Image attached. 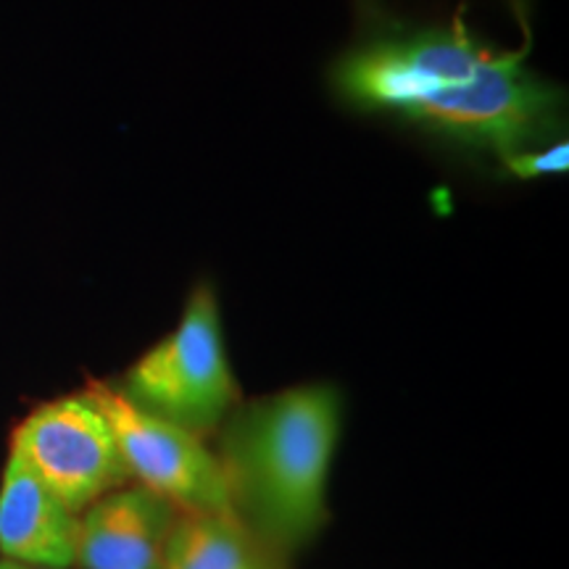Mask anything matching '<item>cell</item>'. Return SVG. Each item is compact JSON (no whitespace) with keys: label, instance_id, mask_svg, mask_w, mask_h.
<instances>
[{"label":"cell","instance_id":"1","mask_svg":"<svg viewBox=\"0 0 569 569\" xmlns=\"http://www.w3.org/2000/svg\"><path fill=\"white\" fill-rule=\"evenodd\" d=\"M522 51H498L467 30H386L356 42L330 71L346 106L386 113L472 151L509 159L559 140L565 92L528 67Z\"/></svg>","mask_w":569,"mask_h":569},{"label":"cell","instance_id":"2","mask_svg":"<svg viewBox=\"0 0 569 569\" xmlns=\"http://www.w3.org/2000/svg\"><path fill=\"white\" fill-rule=\"evenodd\" d=\"M343 425L332 382H301L240 401L213 436L232 515L280 553L327 522V482Z\"/></svg>","mask_w":569,"mask_h":569},{"label":"cell","instance_id":"3","mask_svg":"<svg viewBox=\"0 0 569 569\" xmlns=\"http://www.w3.org/2000/svg\"><path fill=\"white\" fill-rule=\"evenodd\" d=\"M117 388L134 407L198 438H211L240 398L227 359L222 317L209 282H198L180 325L127 369Z\"/></svg>","mask_w":569,"mask_h":569},{"label":"cell","instance_id":"4","mask_svg":"<svg viewBox=\"0 0 569 569\" xmlns=\"http://www.w3.org/2000/svg\"><path fill=\"white\" fill-rule=\"evenodd\" d=\"M82 393L109 422L132 482L180 511L232 515L222 467L203 438L134 407L113 382L90 380Z\"/></svg>","mask_w":569,"mask_h":569},{"label":"cell","instance_id":"5","mask_svg":"<svg viewBox=\"0 0 569 569\" xmlns=\"http://www.w3.org/2000/svg\"><path fill=\"white\" fill-rule=\"evenodd\" d=\"M11 453L77 515L132 482L109 422L84 393L34 409L13 430Z\"/></svg>","mask_w":569,"mask_h":569},{"label":"cell","instance_id":"6","mask_svg":"<svg viewBox=\"0 0 569 569\" xmlns=\"http://www.w3.org/2000/svg\"><path fill=\"white\" fill-rule=\"evenodd\" d=\"M180 509L153 490L130 482L80 511L77 567L163 569Z\"/></svg>","mask_w":569,"mask_h":569},{"label":"cell","instance_id":"7","mask_svg":"<svg viewBox=\"0 0 569 569\" xmlns=\"http://www.w3.org/2000/svg\"><path fill=\"white\" fill-rule=\"evenodd\" d=\"M77 528L80 515L9 451L0 480V557L71 569L77 567Z\"/></svg>","mask_w":569,"mask_h":569},{"label":"cell","instance_id":"8","mask_svg":"<svg viewBox=\"0 0 569 569\" xmlns=\"http://www.w3.org/2000/svg\"><path fill=\"white\" fill-rule=\"evenodd\" d=\"M284 559L234 515L180 511L163 569H284Z\"/></svg>","mask_w":569,"mask_h":569},{"label":"cell","instance_id":"9","mask_svg":"<svg viewBox=\"0 0 569 569\" xmlns=\"http://www.w3.org/2000/svg\"><path fill=\"white\" fill-rule=\"evenodd\" d=\"M501 163L511 177H519V180H536V177L559 174L567 172L569 167V146L567 140L561 138L549 142V146L509 156V159H503Z\"/></svg>","mask_w":569,"mask_h":569},{"label":"cell","instance_id":"10","mask_svg":"<svg viewBox=\"0 0 569 569\" xmlns=\"http://www.w3.org/2000/svg\"><path fill=\"white\" fill-rule=\"evenodd\" d=\"M0 569H48V567H34V565H24V561H13V559L0 557Z\"/></svg>","mask_w":569,"mask_h":569}]
</instances>
